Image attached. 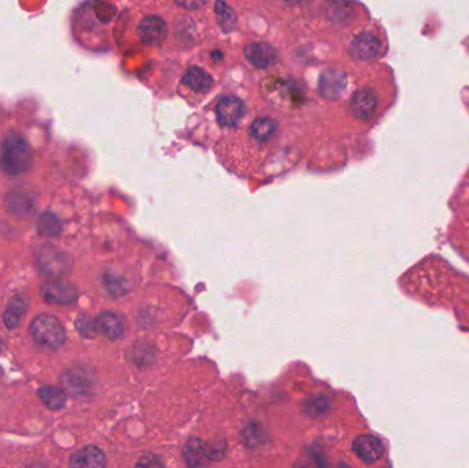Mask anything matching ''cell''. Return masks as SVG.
<instances>
[{"instance_id":"cell-7","label":"cell","mask_w":469,"mask_h":468,"mask_svg":"<svg viewBox=\"0 0 469 468\" xmlns=\"http://www.w3.org/2000/svg\"><path fill=\"white\" fill-rule=\"evenodd\" d=\"M382 51L379 37L370 32H363L356 36L350 44V54L358 61H368L377 56Z\"/></svg>"},{"instance_id":"cell-23","label":"cell","mask_w":469,"mask_h":468,"mask_svg":"<svg viewBox=\"0 0 469 468\" xmlns=\"http://www.w3.org/2000/svg\"><path fill=\"white\" fill-rule=\"evenodd\" d=\"M243 437H244V441L249 443L250 446H256L257 443H260L263 434L261 431L260 426H251L244 431Z\"/></svg>"},{"instance_id":"cell-20","label":"cell","mask_w":469,"mask_h":468,"mask_svg":"<svg viewBox=\"0 0 469 468\" xmlns=\"http://www.w3.org/2000/svg\"><path fill=\"white\" fill-rule=\"evenodd\" d=\"M330 407V401L325 397H314L312 400H308L305 404V411L311 415H321L324 414Z\"/></svg>"},{"instance_id":"cell-12","label":"cell","mask_w":469,"mask_h":468,"mask_svg":"<svg viewBox=\"0 0 469 468\" xmlns=\"http://www.w3.org/2000/svg\"><path fill=\"white\" fill-rule=\"evenodd\" d=\"M346 88V76L337 69L324 72L318 81V91L324 98L335 99Z\"/></svg>"},{"instance_id":"cell-11","label":"cell","mask_w":469,"mask_h":468,"mask_svg":"<svg viewBox=\"0 0 469 468\" xmlns=\"http://www.w3.org/2000/svg\"><path fill=\"white\" fill-rule=\"evenodd\" d=\"M70 468H106V456L96 446L81 448L72 455Z\"/></svg>"},{"instance_id":"cell-8","label":"cell","mask_w":469,"mask_h":468,"mask_svg":"<svg viewBox=\"0 0 469 468\" xmlns=\"http://www.w3.org/2000/svg\"><path fill=\"white\" fill-rule=\"evenodd\" d=\"M350 107H351L353 114L357 118H360L363 121H368L373 117V114L377 109V97L372 90L361 88L353 95Z\"/></svg>"},{"instance_id":"cell-14","label":"cell","mask_w":469,"mask_h":468,"mask_svg":"<svg viewBox=\"0 0 469 468\" xmlns=\"http://www.w3.org/2000/svg\"><path fill=\"white\" fill-rule=\"evenodd\" d=\"M182 84L195 92H208L213 85V78L206 70L198 66H191L182 76Z\"/></svg>"},{"instance_id":"cell-17","label":"cell","mask_w":469,"mask_h":468,"mask_svg":"<svg viewBox=\"0 0 469 468\" xmlns=\"http://www.w3.org/2000/svg\"><path fill=\"white\" fill-rule=\"evenodd\" d=\"M26 312L25 301L21 297H15L10 301L4 312V324L7 328H15L24 319Z\"/></svg>"},{"instance_id":"cell-25","label":"cell","mask_w":469,"mask_h":468,"mask_svg":"<svg viewBox=\"0 0 469 468\" xmlns=\"http://www.w3.org/2000/svg\"><path fill=\"white\" fill-rule=\"evenodd\" d=\"M182 4L184 7H202L204 3H179Z\"/></svg>"},{"instance_id":"cell-15","label":"cell","mask_w":469,"mask_h":468,"mask_svg":"<svg viewBox=\"0 0 469 468\" xmlns=\"http://www.w3.org/2000/svg\"><path fill=\"white\" fill-rule=\"evenodd\" d=\"M276 130H277V123L275 120L262 117L251 124L250 135L253 136L254 140H257L260 143H265L275 136Z\"/></svg>"},{"instance_id":"cell-1","label":"cell","mask_w":469,"mask_h":468,"mask_svg":"<svg viewBox=\"0 0 469 468\" xmlns=\"http://www.w3.org/2000/svg\"><path fill=\"white\" fill-rule=\"evenodd\" d=\"M33 162V150L25 137L10 132L0 144V166L8 176H20L27 172Z\"/></svg>"},{"instance_id":"cell-9","label":"cell","mask_w":469,"mask_h":468,"mask_svg":"<svg viewBox=\"0 0 469 468\" xmlns=\"http://www.w3.org/2000/svg\"><path fill=\"white\" fill-rule=\"evenodd\" d=\"M353 449L363 462L369 464L382 459L384 452L383 443L372 434H364L357 437L353 443Z\"/></svg>"},{"instance_id":"cell-6","label":"cell","mask_w":469,"mask_h":468,"mask_svg":"<svg viewBox=\"0 0 469 468\" xmlns=\"http://www.w3.org/2000/svg\"><path fill=\"white\" fill-rule=\"evenodd\" d=\"M42 297L49 304L56 305H69L77 300L78 292L70 283L62 281H51L42 286Z\"/></svg>"},{"instance_id":"cell-10","label":"cell","mask_w":469,"mask_h":468,"mask_svg":"<svg viewBox=\"0 0 469 468\" xmlns=\"http://www.w3.org/2000/svg\"><path fill=\"white\" fill-rule=\"evenodd\" d=\"M247 61L258 69H266L276 63L279 54L276 49L266 43H251L244 49Z\"/></svg>"},{"instance_id":"cell-19","label":"cell","mask_w":469,"mask_h":468,"mask_svg":"<svg viewBox=\"0 0 469 468\" xmlns=\"http://www.w3.org/2000/svg\"><path fill=\"white\" fill-rule=\"evenodd\" d=\"M37 231L42 236L54 238V236H58L61 234L62 224H61L59 218L55 214H52L50 211H46L37 220Z\"/></svg>"},{"instance_id":"cell-3","label":"cell","mask_w":469,"mask_h":468,"mask_svg":"<svg viewBox=\"0 0 469 468\" xmlns=\"http://www.w3.org/2000/svg\"><path fill=\"white\" fill-rule=\"evenodd\" d=\"M36 262L40 272L52 281H59L72 269V259L62 250L46 245L37 250Z\"/></svg>"},{"instance_id":"cell-24","label":"cell","mask_w":469,"mask_h":468,"mask_svg":"<svg viewBox=\"0 0 469 468\" xmlns=\"http://www.w3.org/2000/svg\"><path fill=\"white\" fill-rule=\"evenodd\" d=\"M136 468H163V464L161 463V460L153 456V455H146L143 456L137 464H136Z\"/></svg>"},{"instance_id":"cell-4","label":"cell","mask_w":469,"mask_h":468,"mask_svg":"<svg viewBox=\"0 0 469 468\" xmlns=\"http://www.w3.org/2000/svg\"><path fill=\"white\" fill-rule=\"evenodd\" d=\"M246 114V106L243 101L234 95L223 97L215 106V117L223 127L237 125Z\"/></svg>"},{"instance_id":"cell-13","label":"cell","mask_w":469,"mask_h":468,"mask_svg":"<svg viewBox=\"0 0 469 468\" xmlns=\"http://www.w3.org/2000/svg\"><path fill=\"white\" fill-rule=\"evenodd\" d=\"M96 327L106 338L115 340V339H120L124 335L125 321L117 313L104 312L98 317Z\"/></svg>"},{"instance_id":"cell-21","label":"cell","mask_w":469,"mask_h":468,"mask_svg":"<svg viewBox=\"0 0 469 468\" xmlns=\"http://www.w3.org/2000/svg\"><path fill=\"white\" fill-rule=\"evenodd\" d=\"M215 11L218 16V20L221 23V26L225 30H230L234 25V16L232 10L225 4V3H217L215 4Z\"/></svg>"},{"instance_id":"cell-5","label":"cell","mask_w":469,"mask_h":468,"mask_svg":"<svg viewBox=\"0 0 469 468\" xmlns=\"http://www.w3.org/2000/svg\"><path fill=\"white\" fill-rule=\"evenodd\" d=\"M137 33L143 44L150 47H159L163 44L168 36V25L165 20L158 16H147L139 24Z\"/></svg>"},{"instance_id":"cell-22","label":"cell","mask_w":469,"mask_h":468,"mask_svg":"<svg viewBox=\"0 0 469 468\" xmlns=\"http://www.w3.org/2000/svg\"><path fill=\"white\" fill-rule=\"evenodd\" d=\"M189 453H187V459L189 462L191 466H196V464H202L204 460L206 459V453H205V448L199 443V445H194L189 443L188 446Z\"/></svg>"},{"instance_id":"cell-16","label":"cell","mask_w":469,"mask_h":468,"mask_svg":"<svg viewBox=\"0 0 469 468\" xmlns=\"http://www.w3.org/2000/svg\"><path fill=\"white\" fill-rule=\"evenodd\" d=\"M6 204L8 210L17 216H26L33 208L30 197L23 191H11L6 198Z\"/></svg>"},{"instance_id":"cell-18","label":"cell","mask_w":469,"mask_h":468,"mask_svg":"<svg viewBox=\"0 0 469 468\" xmlns=\"http://www.w3.org/2000/svg\"><path fill=\"white\" fill-rule=\"evenodd\" d=\"M39 398L42 402L52 411L62 410L66 405V394L58 388L46 386L39 390Z\"/></svg>"},{"instance_id":"cell-2","label":"cell","mask_w":469,"mask_h":468,"mask_svg":"<svg viewBox=\"0 0 469 468\" xmlns=\"http://www.w3.org/2000/svg\"><path fill=\"white\" fill-rule=\"evenodd\" d=\"M30 334L33 339L49 349H59L66 339L65 330L61 321L52 314H37L30 324Z\"/></svg>"}]
</instances>
